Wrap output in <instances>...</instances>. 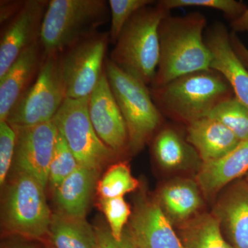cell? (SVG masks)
<instances>
[{
	"label": "cell",
	"mask_w": 248,
	"mask_h": 248,
	"mask_svg": "<svg viewBox=\"0 0 248 248\" xmlns=\"http://www.w3.org/2000/svg\"><path fill=\"white\" fill-rule=\"evenodd\" d=\"M89 97L66 98L53 117L78 164L99 170L117 156L98 137L89 114Z\"/></svg>",
	"instance_id": "8"
},
{
	"label": "cell",
	"mask_w": 248,
	"mask_h": 248,
	"mask_svg": "<svg viewBox=\"0 0 248 248\" xmlns=\"http://www.w3.org/2000/svg\"><path fill=\"white\" fill-rule=\"evenodd\" d=\"M150 91L163 116L186 126L208 117L218 104L234 96L228 81L211 68L179 77Z\"/></svg>",
	"instance_id": "2"
},
{
	"label": "cell",
	"mask_w": 248,
	"mask_h": 248,
	"mask_svg": "<svg viewBox=\"0 0 248 248\" xmlns=\"http://www.w3.org/2000/svg\"><path fill=\"white\" fill-rule=\"evenodd\" d=\"M49 1L26 0L19 13L4 26L0 40V78L28 48L40 40Z\"/></svg>",
	"instance_id": "11"
},
{
	"label": "cell",
	"mask_w": 248,
	"mask_h": 248,
	"mask_svg": "<svg viewBox=\"0 0 248 248\" xmlns=\"http://www.w3.org/2000/svg\"><path fill=\"white\" fill-rule=\"evenodd\" d=\"M243 178H244L245 181H246V182L248 184V172L246 173V175H245Z\"/></svg>",
	"instance_id": "36"
},
{
	"label": "cell",
	"mask_w": 248,
	"mask_h": 248,
	"mask_svg": "<svg viewBox=\"0 0 248 248\" xmlns=\"http://www.w3.org/2000/svg\"><path fill=\"white\" fill-rule=\"evenodd\" d=\"M196 182L208 198L217 196L230 184L241 179L248 172V140L220 159L202 163Z\"/></svg>",
	"instance_id": "17"
},
{
	"label": "cell",
	"mask_w": 248,
	"mask_h": 248,
	"mask_svg": "<svg viewBox=\"0 0 248 248\" xmlns=\"http://www.w3.org/2000/svg\"><path fill=\"white\" fill-rule=\"evenodd\" d=\"M152 146L155 159L163 169H186L199 161L202 163L186 135L174 127L160 128L155 134Z\"/></svg>",
	"instance_id": "21"
},
{
	"label": "cell",
	"mask_w": 248,
	"mask_h": 248,
	"mask_svg": "<svg viewBox=\"0 0 248 248\" xmlns=\"http://www.w3.org/2000/svg\"><path fill=\"white\" fill-rule=\"evenodd\" d=\"M44 58L38 41L26 49L0 78V122H6L15 104L35 81Z\"/></svg>",
	"instance_id": "16"
},
{
	"label": "cell",
	"mask_w": 248,
	"mask_h": 248,
	"mask_svg": "<svg viewBox=\"0 0 248 248\" xmlns=\"http://www.w3.org/2000/svg\"><path fill=\"white\" fill-rule=\"evenodd\" d=\"M25 1L1 0L0 1V24H7L20 11Z\"/></svg>",
	"instance_id": "32"
},
{
	"label": "cell",
	"mask_w": 248,
	"mask_h": 248,
	"mask_svg": "<svg viewBox=\"0 0 248 248\" xmlns=\"http://www.w3.org/2000/svg\"><path fill=\"white\" fill-rule=\"evenodd\" d=\"M66 99L60 55L45 57L35 81L12 108L6 122L13 128L50 122Z\"/></svg>",
	"instance_id": "6"
},
{
	"label": "cell",
	"mask_w": 248,
	"mask_h": 248,
	"mask_svg": "<svg viewBox=\"0 0 248 248\" xmlns=\"http://www.w3.org/2000/svg\"><path fill=\"white\" fill-rule=\"evenodd\" d=\"M207 19L200 12L184 16L169 14L159 28V62L151 88L179 77L210 69L212 55L204 40Z\"/></svg>",
	"instance_id": "1"
},
{
	"label": "cell",
	"mask_w": 248,
	"mask_h": 248,
	"mask_svg": "<svg viewBox=\"0 0 248 248\" xmlns=\"http://www.w3.org/2000/svg\"><path fill=\"white\" fill-rule=\"evenodd\" d=\"M109 32H97L60 54L66 98L89 97L105 66Z\"/></svg>",
	"instance_id": "9"
},
{
	"label": "cell",
	"mask_w": 248,
	"mask_h": 248,
	"mask_svg": "<svg viewBox=\"0 0 248 248\" xmlns=\"http://www.w3.org/2000/svg\"><path fill=\"white\" fill-rule=\"evenodd\" d=\"M98 174L97 171L79 165L76 170L54 190L58 213L86 218Z\"/></svg>",
	"instance_id": "19"
},
{
	"label": "cell",
	"mask_w": 248,
	"mask_h": 248,
	"mask_svg": "<svg viewBox=\"0 0 248 248\" xmlns=\"http://www.w3.org/2000/svg\"><path fill=\"white\" fill-rule=\"evenodd\" d=\"M79 164L74 155L64 138L58 132L49 169L48 184L51 189L55 190L65 179L76 170Z\"/></svg>",
	"instance_id": "26"
},
{
	"label": "cell",
	"mask_w": 248,
	"mask_h": 248,
	"mask_svg": "<svg viewBox=\"0 0 248 248\" xmlns=\"http://www.w3.org/2000/svg\"><path fill=\"white\" fill-rule=\"evenodd\" d=\"M169 14L158 1L142 8L125 24L111 52L116 66L148 86L159 64V25Z\"/></svg>",
	"instance_id": "3"
},
{
	"label": "cell",
	"mask_w": 248,
	"mask_h": 248,
	"mask_svg": "<svg viewBox=\"0 0 248 248\" xmlns=\"http://www.w3.org/2000/svg\"><path fill=\"white\" fill-rule=\"evenodd\" d=\"M232 32L237 34L246 32L248 35V7L244 13L234 20L230 22Z\"/></svg>",
	"instance_id": "34"
},
{
	"label": "cell",
	"mask_w": 248,
	"mask_h": 248,
	"mask_svg": "<svg viewBox=\"0 0 248 248\" xmlns=\"http://www.w3.org/2000/svg\"><path fill=\"white\" fill-rule=\"evenodd\" d=\"M138 179L132 174L128 165L124 162L112 165L97 183V190L100 199L124 197L139 187Z\"/></svg>",
	"instance_id": "24"
},
{
	"label": "cell",
	"mask_w": 248,
	"mask_h": 248,
	"mask_svg": "<svg viewBox=\"0 0 248 248\" xmlns=\"http://www.w3.org/2000/svg\"><path fill=\"white\" fill-rule=\"evenodd\" d=\"M110 15L108 2L105 0L49 1L40 40L44 56L60 55L97 33Z\"/></svg>",
	"instance_id": "4"
},
{
	"label": "cell",
	"mask_w": 248,
	"mask_h": 248,
	"mask_svg": "<svg viewBox=\"0 0 248 248\" xmlns=\"http://www.w3.org/2000/svg\"><path fill=\"white\" fill-rule=\"evenodd\" d=\"M212 213L233 248H248V184L244 178L221 191Z\"/></svg>",
	"instance_id": "15"
},
{
	"label": "cell",
	"mask_w": 248,
	"mask_h": 248,
	"mask_svg": "<svg viewBox=\"0 0 248 248\" xmlns=\"http://www.w3.org/2000/svg\"><path fill=\"white\" fill-rule=\"evenodd\" d=\"M45 191L33 177L18 171L5 197L3 219L8 231L32 239L48 235L53 214Z\"/></svg>",
	"instance_id": "7"
},
{
	"label": "cell",
	"mask_w": 248,
	"mask_h": 248,
	"mask_svg": "<svg viewBox=\"0 0 248 248\" xmlns=\"http://www.w3.org/2000/svg\"><path fill=\"white\" fill-rule=\"evenodd\" d=\"M99 207L107 217L112 236L117 241H121L123 237L125 226L131 217L130 205L124 197H117L100 199Z\"/></svg>",
	"instance_id": "29"
},
{
	"label": "cell",
	"mask_w": 248,
	"mask_h": 248,
	"mask_svg": "<svg viewBox=\"0 0 248 248\" xmlns=\"http://www.w3.org/2000/svg\"><path fill=\"white\" fill-rule=\"evenodd\" d=\"M158 3L165 9L171 10L185 7L210 8L223 13L227 20H234L239 17L247 6L236 0H160Z\"/></svg>",
	"instance_id": "27"
},
{
	"label": "cell",
	"mask_w": 248,
	"mask_h": 248,
	"mask_svg": "<svg viewBox=\"0 0 248 248\" xmlns=\"http://www.w3.org/2000/svg\"><path fill=\"white\" fill-rule=\"evenodd\" d=\"M184 248H233L213 213L197 214L179 227Z\"/></svg>",
	"instance_id": "23"
},
{
	"label": "cell",
	"mask_w": 248,
	"mask_h": 248,
	"mask_svg": "<svg viewBox=\"0 0 248 248\" xmlns=\"http://www.w3.org/2000/svg\"><path fill=\"white\" fill-rule=\"evenodd\" d=\"M186 130L187 141L198 153L202 163L220 159L241 141L224 125L210 117L192 122Z\"/></svg>",
	"instance_id": "18"
},
{
	"label": "cell",
	"mask_w": 248,
	"mask_h": 248,
	"mask_svg": "<svg viewBox=\"0 0 248 248\" xmlns=\"http://www.w3.org/2000/svg\"><path fill=\"white\" fill-rule=\"evenodd\" d=\"M89 114L93 128L106 146L117 156L129 151L126 125L111 91L105 66L97 86L90 94Z\"/></svg>",
	"instance_id": "12"
},
{
	"label": "cell",
	"mask_w": 248,
	"mask_h": 248,
	"mask_svg": "<svg viewBox=\"0 0 248 248\" xmlns=\"http://www.w3.org/2000/svg\"><path fill=\"white\" fill-rule=\"evenodd\" d=\"M96 236L95 248H138L127 229L124 231L123 237L117 241L109 229L105 226L94 228Z\"/></svg>",
	"instance_id": "31"
},
{
	"label": "cell",
	"mask_w": 248,
	"mask_h": 248,
	"mask_svg": "<svg viewBox=\"0 0 248 248\" xmlns=\"http://www.w3.org/2000/svg\"><path fill=\"white\" fill-rule=\"evenodd\" d=\"M16 130L14 162L17 171L35 179L44 188L48 184L49 169L58 130L53 121Z\"/></svg>",
	"instance_id": "10"
},
{
	"label": "cell",
	"mask_w": 248,
	"mask_h": 248,
	"mask_svg": "<svg viewBox=\"0 0 248 248\" xmlns=\"http://www.w3.org/2000/svg\"><path fill=\"white\" fill-rule=\"evenodd\" d=\"M48 236L55 248H95V232L86 218L53 214Z\"/></svg>",
	"instance_id": "22"
},
{
	"label": "cell",
	"mask_w": 248,
	"mask_h": 248,
	"mask_svg": "<svg viewBox=\"0 0 248 248\" xmlns=\"http://www.w3.org/2000/svg\"><path fill=\"white\" fill-rule=\"evenodd\" d=\"M204 40L212 55L210 68L224 78L235 97L248 108V70L233 50L231 31L216 22L206 28Z\"/></svg>",
	"instance_id": "14"
},
{
	"label": "cell",
	"mask_w": 248,
	"mask_h": 248,
	"mask_svg": "<svg viewBox=\"0 0 248 248\" xmlns=\"http://www.w3.org/2000/svg\"><path fill=\"white\" fill-rule=\"evenodd\" d=\"M16 248H35L34 247H32V246H21V247H18Z\"/></svg>",
	"instance_id": "35"
},
{
	"label": "cell",
	"mask_w": 248,
	"mask_h": 248,
	"mask_svg": "<svg viewBox=\"0 0 248 248\" xmlns=\"http://www.w3.org/2000/svg\"><path fill=\"white\" fill-rule=\"evenodd\" d=\"M105 70L111 91L126 125L129 151L136 154L159 130L164 116L144 83L122 71L110 59Z\"/></svg>",
	"instance_id": "5"
},
{
	"label": "cell",
	"mask_w": 248,
	"mask_h": 248,
	"mask_svg": "<svg viewBox=\"0 0 248 248\" xmlns=\"http://www.w3.org/2000/svg\"><path fill=\"white\" fill-rule=\"evenodd\" d=\"M126 229L138 248H184L156 201L140 199Z\"/></svg>",
	"instance_id": "13"
},
{
	"label": "cell",
	"mask_w": 248,
	"mask_h": 248,
	"mask_svg": "<svg viewBox=\"0 0 248 248\" xmlns=\"http://www.w3.org/2000/svg\"><path fill=\"white\" fill-rule=\"evenodd\" d=\"M111 25L110 42L115 44L125 24L142 8L156 4L153 0H109Z\"/></svg>",
	"instance_id": "28"
},
{
	"label": "cell",
	"mask_w": 248,
	"mask_h": 248,
	"mask_svg": "<svg viewBox=\"0 0 248 248\" xmlns=\"http://www.w3.org/2000/svg\"><path fill=\"white\" fill-rule=\"evenodd\" d=\"M202 190L196 181L178 179L163 186L157 201L172 223H182L198 214L203 205Z\"/></svg>",
	"instance_id": "20"
},
{
	"label": "cell",
	"mask_w": 248,
	"mask_h": 248,
	"mask_svg": "<svg viewBox=\"0 0 248 248\" xmlns=\"http://www.w3.org/2000/svg\"><path fill=\"white\" fill-rule=\"evenodd\" d=\"M16 130L6 122H0V184L4 185L14 162L16 151Z\"/></svg>",
	"instance_id": "30"
},
{
	"label": "cell",
	"mask_w": 248,
	"mask_h": 248,
	"mask_svg": "<svg viewBox=\"0 0 248 248\" xmlns=\"http://www.w3.org/2000/svg\"><path fill=\"white\" fill-rule=\"evenodd\" d=\"M206 117L224 125L240 141L248 140V108L235 96L218 104Z\"/></svg>",
	"instance_id": "25"
},
{
	"label": "cell",
	"mask_w": 248,
	"mask_h": 248,
	"mask_svg": "<svg viewBox=\"0 0 248 248\" xmlns=\"http://www.w3.org/2000/svg\"><path fill=\"white\" fill-rule=\"evenodd\" d=\"M231 42L234 53L248 70V48L237 34L231 31Z\"/></svg>",
	"instance_id": "33"
}]
</instances>
